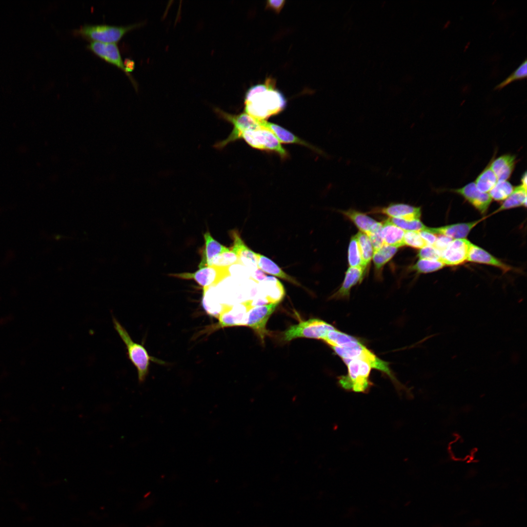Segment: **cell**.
I'll list each match as a JSON object with an SVG mask.
<instances>
[{"instance_id": "6da1fadb", "label": "cell", "mask_w": 527, "mask_h": 527, "mask_svg": "<svg viewBox=\"0 0 527 527\" xmlns=\"http://www.w3.org/2000/svg\"><path fill=\"white\" fill-rule=\"evenodd\" d=\"M244 112L258 120H265L281 113L285 108L286 100L282 93L276 88V81L272 78L264 83L250 87L246 92Z\"/></svg>"}, {"instance_id": "7a4b0ae2", "label": "cell", "mask_w": 527, "mask_h": 527, "mask_svg": "<svg viewBox=\"0 0 527 527\" xmlns=\"http://www.w3.org/2000/svg\"><path fill=\"white\" fill-rule=\"evenodd\" d=\"M112 321L114 329L125 345L128 359L137 369L139 382L143 383L149 373L150 362L158 360L150 356L143 344L134 342L125 327L113 316Z\"/></svg>"}, {"instance_id": "3957f363", "label": "cell", "mask_w": 527, "mask_h": 527, "mask_svg": "<svg viewBox=\"0 0 527 527\" xmlns=\"http://www.w3.org/2000/svg\"><path fill=\"white\" fill-rule=\"evenodd\" d=\"M346 365L348 373L346 375L339 377L338 383L346 390L356 392L367 393L372 383L369 380L371 365L367 361L360 359L343 361Z\"/></svg>"}, {"instance_id": "277c9868", "label": "cell", "mask_w": 527, "mask_h": 527, "mask_svg": "<svg viewBox=\"0 0 527 527\" xmlns=\"http://www.w3.org/2000/svg\"><path fill=\"white\" fill-rule=\"evenodd\" d=\"M142 24L143 22H139L124 26L85 24L75 29L73 32L75 34L81 35L93 41L115 43L125 33Z\"/></svg>"}, {"instance_id": "5b68a950", "label": "cell", "mask_w": 527, "mask_h": 527, "mask_svg": "<svg viewBox=\"0 0 527 527\" xmlns=\"http://www.w3.org/2000/svg\"><path fill=\"white\" fill-rule=\"evenodd\" d=\"M213 110L219 118L230 123L233 126L231 132L226 139L215 144L214 147L216 149H222L229 143L241 139V135L246 130L261 127L257 120L245 112L231 114L217 107H214Z\"/></svg>"}, {"instance_id": "8992f818", "label": "cell", "mask_w": 527, "mask_h": 527, "mask_svg": "<svg viewBox=\"0 0 527 527\" xmlns=\"http://www.w3.org/2000/svg\"><path fill=\"white\" fill-rule=\"evenodd\" d=\"M251 147L278 154L282 159L289 157L288 152L282 145L276 136L262 127L244 131L241 137Z\"/></svg>"}, {"instance_id": "52a82bcc", "label": "cell", "mask_w": 527, "mask_h": 527, "mask_svg": "<svg viewBox=\"0 0 527 527\" xmlns=\"http://www.w3.org/2000/svg\"><path fill=\"white\" fill-rule=\"evenodd\" d=\"M335 329L324 321L311 319L291 325L284 332L283 340L290 341L298 338H307L323 340L329 331Z\"/></svg>"}, {"instance_id": "ba28073f", "label": "cell", "mask_w": 527, "mask_h": 527, "mask_svg": "<svg viewBox=\"0 0 527 527\" xmlns=\"http://www.w3.org/2000/svg\"><path fill=\"white\" fill-rule=\"evenodd\" d=\"M229 267L206 266L190 273L171 274L169 276L183 280H193L203 287V291L215 287L230 275Z\"/></svg>"}, {"instance_id": "9c48e42d", "label": "cell", "mask_w": 527, "mask_h": 527, "mask_svg": "<svg viewBox=\"0 0 527 527\" xmlns=\"http://www.w3.org/2000/svg\"><path fill=\"white\" fill-rule=\"evenodd\" d=\"M253 300L235 304H223L217 317L218 323L212 328L213 331L220 328L245 325L249 310L252 308Z\"/></svg>"}, {"instance_id": "30bf717a", "label": "cell", "mask_w": 527, "mask_h": 527, "mask_svg": "<svg viewBox=\"0 0 527 527\" xmlns=\"http://www.w3.org/2000/svg\"><path fill=\"white\" fill-rule=\"evenodd\" d=\"M280 303L271 302L255 306L248 312L245 325L252 328L262 341H264L265 336L268 333L266 329L267 322Z\"/></svg>"}, {"instance_id": "8fae6325", "label": "cell", "mask_w": 527, "mask_h": 527, "mask_svg": "<svg viewBox=\"0 0 527 527\" xmlns=\"http://www.w3.org/2000/svg\"><path fill=\"white\" fill-rule=\"evenodd\" d=\"M471 244L466 239L453 240L442 253L440 261L449 266L463 264L467 261Z\"/></svg>"}, {"instance_id": "7c38bea8", "label": "cell", "mask_w": 527, "mask_h": 527, "mask_svg": "<svg viewBox=\"0 0 527 527\" xmlns=\"http://www.w3.org/2000/svg\"><path fill=\"white\" fill-rule=\"evenodd\" d=\"M451 191L463 197L482 214L486 212L492 200L488 193L480 191L474 182L468 183L461 188L451 189Z\"/></svg>"}, {"instance_id": "4fadbf2b", "label": "cell", "mask_w": 527, "mask_h": 527, "mask_svg": "<svg viewBox=\"0 0 527 527\" xmlns=\"http://www.w3.org/2000/svg\"><path fill=\"white\" fill-rule=\"evenodd\" d=\"M372 211L386 215L390 218L408 221L420 220L422 214L420 207L403 203H391L387 206L374 209Z\"/></svg>"}, {"instance_id": "5bb4252c", "label": "cell", "mask_w": 527, "mask_h": 527, "mask_svg": "<svg viewBox=\"0 0 527 527\" xmlns=\"http://www.w3.org/2000/svg\"><path fill=\"white\" fill-rule=\"evenodd\" d=\"M87 47L99 57L122 69L127 74L119 49L115 43L92 41L87 45Z\"/></svg>"}, {"instance_id": "9a60e30c", "label": "cell", "mask_w": 527, "mask_h": 527, "mask_svg": "<svg viewBox=\"0 0 527 527\" xmlns=\"http://www.w3.org/2000/svg\"><path fill=\"white\" fill-rule=\"evenodd\" d=\"M230 235L233 240V245L230 249L238 256L239 264L246 266L252 272L258 268L256 253L246 245L240 237L238 231L232 230L230 231Z\"/></svg>"}, {"instance_id": "2e32d148", "label": "cell", "mask_w": 527, "mask_h": 527, "mask_svg": "<svg viewBox=\"0 0 527 527\" xmlns=\"http://www.w3.org/2000/svg\"><path fill=\"white\" fill-rule=\"evenodd\" d=\"M483 219L463 223L449 224L439 227H426L425 230L435 235H443L452 239H465L470 231Z\"/></svg>"}, {"instance_id": "e0dca14e", "label": "cell", "mask_w": 527, "mask_h": 527, "mask_svg": "<svg viewBox=\"0 0 527 527\" xmlns=\"http://www.w3.org/2000/svg\"><path fill=\"white\" fill-rule=\"evenodd\" d=\"M258 121L261 127L265 128L272 132L281 143L286 144H298L309 147L313 150L318 151L320 153H321V150L299 138L284 128L277 124L268 122L265 120Z\"/></svg>"}, {"instance_id": "ac0fdd59", "label": "cell", "mask_w": 527, "mask_h": 527, "mask_svg": "<svg viewBox=\"0 0 527 527\" xmlns=\"http://www.w3.org/2000/svg\"><path fill=\"white\" fill-rule=\"evenodd\" d=\"M361 267H349L346 270L344 281L340 288L331 297V299H347L351 288L361 282L365 270Z\"/></svg>"}, {"instance_id": "d6986e66", "label": "cell", "mask_w": 527, "mask_h": 527, "mask_svg": "<svg viewBox=\"0 0 527 527\" xmlns=\"http://www.w3.org/2000/svg\"><path fill=\"white\" fill-rule=\"evenodd\" d=\"M204 244L199 268L210 266L213 259L219 254L228 251L230 248L223 245L212 236L209 231L203 234Z\"/></svg>"}, {"instance_id": "ffe728a7", "label": "cell", "mask_w": 527, "mask_h": 527, "mask_svg": "<svg viewBox=\"0 0 527 527\" xmlns=\"http://www.w3.org/2000/svg\"><path fill=\"white\" fill-rule=\"evenodd\" d=\"M516 162L515 155L507 154L493 160L489 165L498 181H507L515 168Z\"/></svg>"}, {"instance_id": "44dd1931", "label": "cell", "mask_w": 527, "mask_h": 527, "mask_svg": "<svg viewBox=\"0 0 527 527\" xmlns=\"http://www.w3.org/2000/svg\"><path fill=\"white\" fill-rule=\"evenodd\" d=\"M467 261L494 266L501 269L504 272L511 269L510 266L505 264L485 250L473 243L470 246Z\"/></svg>"}, {"instance_id": "7402d4cb", "label": "cell", "mask_w": 527, "mask_h": 527, "mask_svg": "<svg viewBox=\"0 0 527 527\" xmlns=\"http://www.w3.org/2000/svg\"><path fill=\"white\" fill-rule=\"evenodd\" d=\"M341 212L356 225L360 232L367 235L380 223L365 214L355 209H349L347 210L342 211Z\"/></svg>"}, {"instance_id": "603a6c76", "label": "cell", "mask_w": 527, "mask_h": 527, "mask_svg": "<svg viewBox=\"0 0 527 527\" xmlns=\"http://www.w3.org/2000/svg\"><path fill=\"white\" fill-rule=\"evenodd\" d=\"M256 257L258 267L264 272L286 280L296 285H300L294 278L284 272L271 259L257 253Z\"/></svg>"}, {"instance_id": "cb8c5ba5", "label": "cell", "mask_w": 527, "mask_h": 527, "mask_svg": "<svg viewBox=\"0 0 527 527\" xmlns=\"http://www.w3.org/2000/svg\"><path fill=\"white\" fill-rule=\"evenodd\" d=\"M405 231L392 223L388 220L382 223V234L385 244L399 247L404 246Z\"/></svg>"}, {"instance_id": "d4e9b609", "label": "cell", "mask_w": 527, "mask_h": 527, "mask_svg": "<svg viewBox=\"0 0 527 527\" xmlns=\"http://www.w3.org/2000/svg\"><path fill=\"white\" fill-rule=\"evenodd\" d=\"M323 341L330 346L342 348L352 347L362 343L356 337L339 331L336 328L329 331Z\"/></svg>"}, {"instance_id": "484cf974", "label": "cell", "mask_w": 527, "mask_h": 527, "mask_svg": "<svg viewBox=\"0 0 527 527\" xmlns=\"http://www.w3.org/2000/svg\"><path fill=\"white\" fill-rule=\"evenodd\" d=\"M527 186L522 184L514 187L512 193L494 213L519 206H527Z\"/></svg>"}, {"instance_id": "4316f807", "label": "cell", "mask_w": 527, "mask_h": 527, "mask_svg": "<svg viewBox=\"0 0 527 527\" xmlns=\"http://www.w3.org/2000/svg\"><path fill=\"white\" fill-rule=\"evenodd\" d=\"M262 288L264 292L267 294V298L270 303L280 302L284 296L285 291L282 284L277 278L266 276L262 281Z\"/></svg>"}, {"instance_id": "83f0119b", "label": "cell", "mask_w": 527, "mask_h": 527, "mask_svg": "<svg viewBox=\"0 0 527 527\" xmlns=\"http://www.w3.org/2000/svg\"><path fill=\"white\" fill-rule=\"evenodd\" d=\"M398 247L384 244L381 247L373 251L372 259L375 270L379 273L384 265L394 256Z\"/></svg>"}, {"instance_id": "f1b7e54d", "label": "cell", "mask_w": 527, "mask_h": 527, "mask_svg": "<svg viewBox=\"0 0 527 527\" xmlns=\"http://www.w3.org/2000/svg\"><path fill=\"white\" fill-rule=\"evenodd\" d=\"M498 182L497 178L488 165L478 176L474 182L477 189L483 193H488Z\"/></svg>"}, {"instance_id": "f546056e", "label": "cell", "mask_w": 527, "mask_h": 527, "mask_svg": "<svg viewBox=\"0 0 527 527\" xmlns=\"http://www.w3.org/2000/svg\"><path fill=\"white\" fill-rule=\"evenodd\" d=\"M356 236L362 259L365 267L369 264L373 254V248L368 236L362 232H358Z\"/></svg>"}, {"instance_id": "4dcf8cb0", "label": "cell", "mask_w": 527, "mask_h": 527, "mask_svg": "<svg viewBox=\"0 0 527 527\" xmlns=\"http://www.w3.org/2000/svg\"><path fill=\"white\" fill-rule=\"evenodd\" d=\"M514 187L507 181H498L489 192L492 200L496 201L505 200L513 192Z\"/></svg>"}, {"instance_id": "1f68e13d", "label": "cell", "mask_w": 527, "mask_h": 527, "mask_svg": "<svg viewBox=\"0 0 527 527\" xmlns=\"http://www.w3.org/2000/svg\"><path fill=\"white\" fill-rule=\"evenodd\" d=\"M348 262L350 267L366 269L362 259L356 235L350 239L348 248Z\"/></svg>"}, {"instance_id": "d6a6232c", "label": "cell", "mask_w": 527, "mask_h": 527, "mask_svg": "<svg viewBox=\"0 0 527 527\" xmlns=\"http://www.w3.org/2000/svg\"><path fill=\"white\" fill-rule=\"evenodd\" d=\"M445 264L440 261L419 259L410 269L418 273L433 272L443 268Z\"/></svg>"}, {"instance_id": "836d02e7", "label": "cell", "mask_w": 527, "mask_h": 527, "mask_svg": "<svg viewBox=\"0 0 527 527\" xmlns=\"http://www.w3.org/2000/svg\"><path fill=\"white\" fill-rule=\"evenodd\" d=\"M240 264L238 256L230 248L215 257L211 265L218 267H229L234 264Z\"/></svg>"}, {"instance_id": "e575fe53", "label": "cell", "mask_w": 527, "mask_h": 527, "mask_svg": "<svg viewBox=\"0 0 527 527\" xmlns=\"http://www.w3.org/2000/svg\"><path fill=\"white\" fill-rule=\"evenodd\" d=\"M527 76V61L525 59L524 61L505 80L496 85L494 90H501L504 87L516 80H520L526 78Z\"/></svg>"}, {"instance_id": "d590c367", "label": "cell", "mask_w": 527, "mask_h": 527, "mask_svg": "<svg viewBox=\"0 0 527 527\" xmlns=\"http://www.w3.org/2000/svg\"><path fill=\"white\" fill-rule=\"evenodd\" d=\"M388 221L405 231H420L426 227L420 220L408 221L389 218Z\"/></svg>"}, {"instance_id": "8d00e7d4", "label": "cell", "mask_w": 527, "mask_h": 527, "mask_svg": "<svg viewBox=\"0 0 527 527\" xmlns=\"http://www.w3.org/2000/svg\"><path fill=\"white\" fill-rule=\"evenodd\" d=\"M404 244L417 249H421L427 245L418 231H405L404 236Z\"/></svg>"}, {"instance_id": "74e56055", "label": "cell", "mask_w": 527, "mask_h": 527, "mask_svg": "<svg viewBox=\"0 0 527 527\" xmlns=\"http://www.w3.org/2000/svg\"><path fill=\"white\" fill-rule=\"evenodd\" d=\"M382 229V223H380L377 227L367 235L372 243L373 251L378 249L384 244Z\"/></svg>"}, {"instance_id": "f35d334b", "label": "cell", "mask_w": 527, "mask_h": 527, "mask_svg": "<svg viewBox=\"0 0 527 527\" xmlns=\"http://www.w3.org/2000/svg\"><path fill=\"white\" fill-rule=\"evenodd\" d=\"M417 256L419 259L440 261V253L433 246L426 245L420 249Z\"/></svg>"}, {"instance_id": "ab89813d", "label": "cell", "mask_w": 527, "mask_h": 527, "mask_svg": "<svg viewBox=\"0 0 527 527\" xmlns=\"http://www.w3.org/2000/svg\"><path fill=\"white\" fill-rule=\"evenodd\" d=\"M453 240L450 238L448 237L440 235L437 237L436 240L433 245V247L440 253L445 250L449 243Z\"/></svg>"}, {"instance_id": "60d3db41", "label": "cell", "mask_w": 527, "mask_h": 527, "mask_svg": "<svg viewBox=\"0 0 527 527\" xmlns=\"http://www.w3.org/2000/svg\"><path fill=\"white\" fill-rule=\"evenodd\" d=\"M285 1L284 0H270L266 2L265 8L269 9L278 14L285 5Z\"/></svg>"}, {"instance_id": "b9f144b4", "label": "cell", "mask_w": 527, "mask_h": 527, "mask_svg": "<svg viewBox=\"0 0 527 527\" xmlns=\"http://www.w3.org/2000/svg\"><path fill=\"white\" fill-rule=\"evenodd\" d=\"M419 232L427 245L433 246L437 237L436 235L425 230L419 231Z\"/></svg>"}, {"instance_id": "7bdbcfd3", "label": "cell", "mask_w": 527, "mask_h": 527, "mask_svg": "<svg viewBox=\"0 0 527 527\" xmlns=\"http://www.w3.org/2000/svg\"><path fill=\"white\" fill-rule=\"evenodd\" d=\"M250 277L252 280H254L255 282H260L266 277V275L264 272L258 268L252 272Z\"/></svg>"}, {"instance_id": "ee69618b", "label": "cell", "mask_w": 527, "mask_h": 527, "mask_svg": "<svg viewBox=\"0 0 527 527\" xmlns=\"http://www.w3.org/2000/svg\"><path fill=\"white\" fill-rule=\"evenodd\" d=\"M124 62V64L126 68L127 74L129 76V72L133 70L134 66V63L132 61L130 60H126Z\"/></svg>"}, {"instance_id": "f6af8a7d", "label": "cell", "mask_w": 527, "mask_h": 527, "mask_svg": "<svg viewBox=\"0 0 527 527\" xmlns=\"http://www.w3.org/2000/svg\"><path fill=\"white\" fill-rule=\"evenodd\" d=\"M521 184H522V185L527 187V173H526V172H525L523 174V175L522 176V178H521Z\"/></svg>"}]
</instances>
